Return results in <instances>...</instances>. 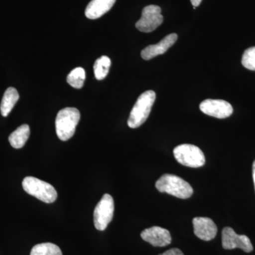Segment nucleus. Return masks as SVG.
<instances>
[{
    "label": "nucleus",
    "instance_id": "obj_1",
    "mask_svg": "<svg viewBox=\"0 0 255 255\" xmlns=\"http://www.w3.org/2000/svg\"><path fill=\"white\" fill-rule=\"evenodd\" d=\"M155 187L160 192L167 193L182 199H189L194 193L189 183L173 174H163L156 182Z\"/></svg>",
    "mask_w": 255,
    "mask_h": 255
},
{
    "label": "nucleus",
    "instance_id": "obj_2",
    "mask_svg": "<svg viewBox=\"0 0 255 255\" xmlns=\"http://www.w3.org/2000/svg\"><path fill=\"white\" fill-rule=\"evenodd\" d=\"M80 119V112L73 107H67L58 112L55 119V129L60 140L66 141L73 136Z\"/></svg>",
    "mask_w": 255,
    "mask_h": 255
},
{
    "label": "nucleus",
    "instance_id": "obj_3",
    "mask_svg": "<svg viewBox=\"0 0 255 255\" xmlns=\"http://www.w3.org/2000/svg\"><path fill=\"white\" fill-rule=\"evenodd\" d=\"M155 99V92L152 90H148L140 95L132 107L130 117L128 120L129 127L136 128L145 123L150 115Z\"/></svg>",
    "mask_w": 255,
    "mask_h": 255
},
{
    "label": "nucleus",
    "instance_id": "obj_4",
    "mask_svg": "<svg viewBox=\"0 0 255 255\" xmlns=\"http://www.w3.org/2000/svg\"><path fill=\"white\" fill-rule=\"evenodd\" d=\"M22 187L28 194L46 204L54 202L58 197L57 191L51 184L36 177L24 178L22 182Z\"/></svg>",
    "mask_w": 255,
    "mask_h": 255
},
{
    "label": "nucleus",
    "instance_id": "obj_5",
    "mask_svg": "<svg viewBox=\"0 0 255 255\" xmlns=\"http://www.w3.org/2000/svg\"><path fill=\"white\" fill-rule=\"evenodd\" d=\"M174 156L179 164L187 167L198 168L206 162L204 152L197 146L190 144L178 145L173 151Z\"/></svg>",
    "mask_w": 255,
    "mask_h": 255
},
{
    "label": "nucleus",
    "instance_id": "obj_6",
    "mask_svg": "<svg viewBox=\"0 0 255 255\" xmlns=\"http://www.w3.org/2000/svg\"><path fill=\"white\" fill-rule=\"evenodd\" d=\"M114 201L112 196L106 194L97 204L94 212V223L98 231H105L114 217Z\"/></svg>",
    "mask_w": 255,
    "mask_h": 255
},
{
    "label": "nucleus",
    "instance_id": "obj_7",
    "mask_svg": "<svg viewBox=\"0 0 255 255\" xmlns=\"http://www.w3.org/2000/svg\"><path fill=\"white\" fill-rule=\"evenodd\" d=\"M161 11L162 9L157 5L145 6L142 9L141 18L135 23L137 29L144 33L155 31L163 22V16Z\"/></svg>",
    "mask_w": 255,
    "mask_h": 255
},
{
    "label": "nucleus",
    "instance_id": "obj_8",
    "mask_svg": "<svg viewBox=\"0 0 255 255\" xmlns=\"http://www.w3.org/2000/svg\"><path fill=\"white\" fill-rule=\"evenodd\" d=\"M222 246L226 250L240 248L246 253H251L253 246L250 238L244 235H238L233 228L226 227L222 231Z\"/></svg>",
    "mask_w": 255,
    "mask_h": 255
},
{
    "label": "nucleus",
    "instance_id": "obj_9",
    "mask_svg": "<svg viewBox=\"0 0 255 255\" xmlns=\"http://www.w3.org/2000/svg\"><path fill=\"white\" fill-rule=\"evenodd\" d=\"M200 110L206 115L217 119H226L231 117L233 109L231 104L224 100H206L200 105Z\"/></svg>",
    "mask_w": 255,
    "mask_h": 255
},
{
    "label": "nucleus",
    "instance_id": "obj_10",
    "mask_svg": "<svg viewBox=\"0 0 255 255\" xmlns=\"http://www.w3.org/2000/svg\"><path fill=\"white\" fill-rule=\"evenodd\" d=\"M142 239L154 247H165L172 242L170 233L165 228L153 226L144 230L140 234Z\"/></svg>",
    "mask_w": 255,
    "mask_h": 255
},
{
    "label": "nucleus",
    "instance_id": "obj_11",
    "mask_svg": "<svg viewBox=\"0 0 255 255\" xmlns=\"http://www.w3.org/2000/svg\"><path fill=\"white\" fill-rule=\"evenodd\" d=\"M192 223L194 234L202 241H211L217 235V226L209 218L196 217L193 219Z\"/></svg>",
    "mask_w": 255,
    "mask_h": 255
},
{
    "label": "nucleus",
    "instance_id": "obj_12",
    "mask_svg": "<svg viewBox=\"0 0 255 255\" xmlns=\"http://www.w3.org/2000/svg\"><path fill=\"white\" fill-rule=\"evenodd\" d=\"M178 36L176 33H171L164 37L159 43L146 47L141 51V56L144 60H148L159 55L164 54L170 47L177 41Z\"/></svg>",
    "mask_w": 255,
    "mask_h": 255
},
{
    "label": "nucleus",
    "instance_id": "obj_13",
    "mask_svg": "<svg viewBox=\"0 0 255 255\" xmlns=\"http://www.w3.org/2000/svg\"><path fill=\"white\" fill-rule=\"evenodd\" d=\"M115 2L116 0H92L87 5L85 15L90 19H97L108 12Z\"/></svg>",
    "mask_w": 255,
    "mask_h": 255
},
{
    "label": "nucleus",
    "instance_id": "obj_14",
    "mask_svg": "<svg viewBox=\"0 0 255 255\" xmlns=\"http://www.w3.org/2000/svg\"><path fill=\"white\" fill-rule=\"evenodd\" d=\"M18 99H19V95L17 90L14 87H9L6 90L0 105V111L3 117H6L9 115L16 102H18Z\"/></svg>",
    "mask_w": 255,
    "mask_h": 255
},
{
    "label": "nucleus",
    "instance_id": "obj_15",
    "mask_svg": "<svg viewBox=\"0 0 255 255\" xmlns=\"http://www.w3.org/2000/svg\"><path fill=\"white\" fill-rule=\"evenodd\" d=\"M29 135V127L26 124H23L9 135V141L14 148H21L26 144Z\"/></svg>",
    "mask_w": 255,
    "mask_h": 255
},
{
    "label": "nucleus",
    "instance_id": "obj_16",
    "mask_svg": "<svg viewBox=\"0 0 255 255\" xmlns=\"http://www.w3.org/2000/svg\"><path fill=\"white\" fill-rule=\"evenodd\" d=\"M111 64L112 62L110 58L105 55L96 60L94 65V72H95L96 79L98 80H104L108 75Z\"/></svg>",
    "mask_w": 255,
    "mask_h": 255
},
{
    "label": "nucleus",
    "instance_id": "obj_17",
    "mask_svg": "<svg viewBox=\"0 0 255 255\" xmlns=\"http://www.w3.org/2000/svg\"><path fill=\"white\" fill-rule=\"evenodd\" d=\"M30 255H63L59 247L53 243L36 245L32 248Z\"/></svg>",
    "mask_w": 255,
    "mask_h": 255
},
{
    "label": "nucleus",
    "instance_id": "obj_18",
    "mask_svg": "<svg viewBox=\"0 0 255 255\" xmlns=\"http://www.w3.org/2000/svg\"><path fill=\"white\" fill-rule=\"evenodd\" d=\"M85 71L82 68H76L74 69L67 77V82L70 86L75 89H81L85 82Z\"/></svg>",
    "mask_w": 255,
    "mask_h": 255
},
{
    "label": "nucleus",
    "instance_id": "obj_19",
    "mask_svg": "<svg viewBox=\"0 0 255 255\" xmlns=\"http://www.w3.org/2000/svg\"><path fill=\"white\" fill-rule=\"evenodd\" d=\"M242 64L248 70H255V47L248 48L243 53Z\"/></svg>",
    "mask_w": 255,
    "mask_h": 255
},
{
    "label": "nucleus",
    "instance_id": "obj_20",
    "mask_svg": "<svg viewBox=\"0 0 255 255\" xmlns=\"http://www.w3.org/2000/svg\"><path fill=\"white\" fill-rule=\"evenodd\" d=\"M159 255H184L180 250L178 248H172V249L169 250V251L164 252L162 254Z\"/></svg>",
    "mask_w": 255,
    "mask_h": 255
},
{
    "label": "nucleus",
    "instance_id": "obj_21",
    "mask_svg": "<svg viewBox=\"0 0 255 255\" xmlns=\"http://www.w3.org/2000/svg\"><path fill=\"white\" fill-rule=\"evenodd\" d=\"M190 1L194 7H196V6H199L200 5L202 0H190Z\"/></svg>",
    "mask_w": 255,
    "mask_h": 255
},
{
    "label": "nucleus",
    "instance_id": "obj_22",
    "mask_svg": "<svg viewBox=\"0 0 255 255\" xmlns=\"http://www.w3.org/2000/svg\"><path fill=\"white\" fill-rule=\"evenodd\" d=\"M253 181H254L255 189V160L254 161V162H253Z\"/></svg>",
    "mask_w": 255,
    "mask_h": 255
}]
</instances>
